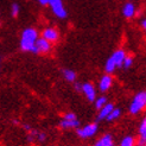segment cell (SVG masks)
<instances>
[{"instance_id":"obj_21","label":"cell","mask_w":146,"mask_h":146,"mask_svg":"<svg viewBox=\"0 0 146 146\" xmlns=\"http://www.w3.org/2000/svg\"><path fill=\"white\" fill-rule=\"evenodd\" d=\"M37 1L40 4V5H43V6H45V5H49V3H50V0H37Z\"/></svg>"},{"instance_id":"obj_17","label":"cell","mask_w":146,"mask_h":146,"mask_svg":"<svg viewBox=\"0 0 146 146\" xmlns=\"http://www.w3.org/2000/svg\"><path fill=\"white\" fill-rule=\"evenodd\" d=\"M120 115H121V109L120 108H114L106 120L107 121H115V120H118L120 118Z\"/></svg>"},{"instance_id":"obj_16","label":"cell","mask_w":146,"mask_h":146,"mask_svg":"<svg viewBox=\"0 0 146 146\" xmlns=\"http://www.w3.org/2000/svg\"><path fill=\"white\" fill-rule=\"evenodd\" d=\"M100 140L102 141L104 146H115L114 139H113V137L111 134H104L100 138Z\"/></svg>"},{"instance_id":"obj_4","label":"cell","mask_w":146,"mask_h":146,"mask_svg":"<svg viewBox=\"0 0 146 146\" xmlns=\"http://www.w3.org/2000/svg\"><path fill=\"white\" fill-rule=\"evenodd\" d=\"M58 126H60L62 129H72V128L77 129L80 127V120L77 119L75 113L69 112V113H65L63 115V118L61 119Z\"/></svg>"},{"instance_id":"obj_14","label":"cell","mask_w":146,"mask_h":146,"mask_svg":"<svg viewBox=\"0 0 146 146\" xmlns=\"http://www.w3.org/2000/svg\"><path fill=\"white\" fill-rule=\"evenodd\" d=\"M63 76L68 82H75L76 80V72L70 69H63Z\"/></svg>"},{"instance_id":"obj_7","label":"cell","mask_w":146,"mask_h":146,"mask_svg":"<svg viewBox=\"0 0 146 146\" xmlns=\"http://www.w3.org/2000/svg\"><path fill=\"white\" fill-rule=\"evenodd\" d=\"M50 50H51V42L42 37L37 39L33 54H48Z\"/></svg>"},{"instance_id":"obj_6","label":"cell","mask_w":146,"mask_h":146,"mask_svg":"<svg viewBox=\"0 0 146 146\" xmlns=\"http://www.w3.org/2000/svg\"><path fill=\"white\" fill-rule=\"evenodd\" d=\"M49 6H50L51 11H52V13L57 18H60V19H65L67 18L68 13H67V10H65L62 0H50Z\"/></svg>"},{"instance_id":"obj_13","label":"cell","mask_w":146,"mask_h":146,"mask_svg":"<svg viewBox=\"0 0 146 146\" xmlns=\"http://www.w3.org/2000/svg\"><path fill=\"white\" fill-rule=\"evenodd\" d=\"M114 109V105L113 104H108L105 106V107H102L100 111H99V114H98V120H106L108 118V115L112 113V111Z\"/></svg>"},{"instance_id":"obj_11","label":"cell","mask_w":146,"mask_h":146,"mask_svg":"<svg viewBox=\"0 0 146 146\" xmlns=\"http://www.w3.org/2000/svg\"><path fill=\"white\" fill-rule=\"evenodd\" d=\"M112 84H113L112 76L109 75V74H106V75L102 76L101 80H100V82H99V89H100V92L105 93V92H107L109 88H111Z\"/></svg>"},{"instance_id":"obj_20","label":"cell","mask_w":146,"mask_h":146,"mask_svg":"<svg viewBox=\"0 0 146 146\" xmlns=\"http://www.w3.org/2000/svg\"><path fill=\"white\" fill-rule=\"evenodd\" d=\"M132 64H133V57H132V56H127L126 60H125V62H123V68L128 69V68L132 67Z\"/></svg>"},{"instance_id":"obj_8","label":"cell","mask_w":146,"mask_h":146,"mask_svg":"<svg viewBox=\"0 0 146 146\" xmlns=\"http://www.w3.org/2000/svg\"><path fill=\"white\" fill-rule=\"evenodd\" d=\"M84 96L87 98V100H88L89 102H94L96 100V90L95 88H94V86L92 83H83L82 84V90H81Z\"/></svg>"},{"instance_id":"obj_10","label":"cell","mask_w":146,"mask_h":146,"mask_svg":"<svg viewBox=\"0 0 146 146\" xmlns=\"http://www.w3.org/2000/svg\"><path fill=\"white\" fill-rule=\"evenodd\" d=\"M42 37L48 39L51 43H54V42L58 40V38H60V33H58V31L55 27H45L42 32Z\"/></svg>"},{"instance_id":"obj_23","label":"cell","mask_w":146,"mask_h":146,"mask_svg":"<svg viewBox=\"0 0 146 146\" xmlns=\"http://www.w3.org/2000/svg\"><path fill=\"white\" fill-rule=\"evenodd\" d=\"M141 26H143V29H144V31L146 32V19H144V20L141 21Z\"/></svg>"},{"instance_id":"obj_5","label":"cell","mask_w":146,"mask_h":146,"mask_svg":"<svg viewBox=\"0 0 146 146\" xmlns=\"http://www.w3.org/2000/svg\"><path fill=\"white\" fill-rule=\"evenodd\" d=\"M98 129H99L98 123L92 122V123H88V125H86L83 127H78L76 129V134L81 138V139H88V138H92L98 133Z\"/></svg>"},{"instance_id":"obj_9","label":"cell","mask_w":146,"mask_h":146,"mask_svg":"<svg viewBox=\"0 0 146 146\" xmlns=\"http://www.w3.org/2000/svg\"><path fill=\"white\" fill-rule=\"evenodd\" d=\"M27 140L29 141H38V143H44L46 140V134L44 132H40L37 129H30L27 132Z\"/></svg>"},{"instance_id":"obj_2","label":"cell","mask_w":146,"mask_h":146,"mask_svg":"<svg viewBox=\"0 0 146 146\" xmlns=\"http://www.w3.org/2000/svg\"><path fill=\"white\" fill-rule=\"evenodd\" d=\"M126 57H127V55L125 52V50L119 49V50L114 51V52L112 54V56L108 58L106 64H105V70H106L107 74L113 72L116 68L123 67V62H125Z\"/></svg>"},{"instance_id":"obj_18","label":"cell","mask_w":146,"mask_h":146,"mask_svg":"<svg viewBox=\"0 0 146 146\" xmlns=\"http://www.w3.org/2000/svg\"><path fill=\"white\" fill-rule=\"evenodd\" d=\"M94 104H95V108L98 109V111H100V109L102 107H105L108 102H107V99L105 96H99V98H96L95 101H94Z\"/></svg>"},{"instance_id":"obj_19","label":"cell","mask_w":146,"mask_h":146,"mask_svg":"<svg viewBox=\"0 0 146 146\" xmlns=\"http://www.w3.org/2000/svg\"><path fill=\"white\" fill-rule=\"evenodd\" d=\"M19 10H20V7H19V5L17 3L12 4V6H11V14H12V17L16 18L19 14Z\"/></svg>"},{"instance_id":"obj_1","label":"cell","mask_w":146,"mask_h":146,"mask_svg":"<svg viewBox=\"0 0 146 146\" xmlns=\"http://www.w3.org/2000/svg\"><path fill=\"white\" fill-rule=\"evenodd\" d=\"M38 39V32L33 27H27L21 32L20 37V49L25 52H33L36 43Z\"/></svg>"},{"instance_id":"obj_15","label":"cell","mask_w":146,"mask_h":146,"mask_svg":"<svg viewBox=\"0 0 146 146\" xmlns=\"http://www.w3.org/2000/svg\"><path fill=\"white\" fill-rule=\"evenodd\" d=\"M134 145H135L134 137H132V135H126V137H123L122 139H121L119 146H134Z\"/></svg>"},{"instance_id":"obj_24","label":"cell","mask_w":146,"mask_h":146,"mask_svg":"<svg viewBox=\"0 0 146 146\" xmlns=\"http://www.w3.org/2000/svg\"><path fill=\"white\" fill-rule=\"evenodd\" d=\"M93 146H104V144H102V141H101V140L99 139V140H98V141H96L95 144H94Z\"/></svg>"},{"instance_id":"obj_22","label":"cell","mask_w":146,"mask_h":146,"mask_svg":"<svg viewBox=\"0 0 146 146\" xmlns=\"http://www.w3.org/2000/svg\"><path fill=\"white\" fill-rule=\"evenodd\" d=\"M75 89L78 90V92L82 90V84H81V83H75Z\"/></svg>"},{"instance_id":"obj_3","label":"cell","mask_w":146,"mask_h":146,"mask_svg":"<svg viewBox=\"0 0 146 146\" xmlns=\"http://www.w3.org/2000/svg\"><path fill=\"white\" fill-rule=\"evenodd\" d=\"M145 108H146V92L143 90V92L137 93L134 95L133 100L129 104L128 112L132 115H137Z\"/></svg>"},{"instance_id":"obj_12","label":"cell","mask_w":146,"mask_h":146,"mask_svg":"<svg viewBox=\"0 0 146 146\" xmlns=\"http://www.w3.org/2000/svg\"><path fill=\"white\" fill-rule=\"evenodd\" d=\"M135 13H137V9H135V6H134L133 3H126L125 5H123L122 14H123V17L125 18H127V19L133 18L135 16Z\"/></svg>"}]
</instances>
